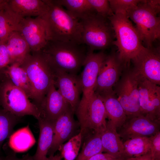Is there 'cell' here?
Wrapping results in <instances>:
<instances>
[{
  "label": "cell",
  "instance_id": "6da1fadb",
  "mask_svg": "<svg viewBox=\"0 0 160 160\" xmlns=\"http://www.w3.org/2000/svg\"><path fill=\"white\" fill-rule=\"evenodd\" d=\"M44 1L48 8L41 17L44 23L47 40L83 44L80 21L56 0Z\"/></svg>",
  "mask_w": 160,
  "mask_h": 160
},
{
  "label": "cell",
  "instance_id": "7a4b0ae2",
  "mask_svg": "<svg viewBox=\"0 0 160 160\" xmlns=\"http://www.w3.org/2000/svg\"><path fill=\"white\" fill-rule=\"evenodd\" d=\"M83 44L48 40L41 50L54 72L77 74L88 51Z\"/></svg>",
  "mask_w": 160,
  "mask_h": 160
},
{
  "label": "cell",
  "instance_id": "3957f363",
  "mask_svg": "<svg viewBox=\"0 0 160 160\" xmlns=\"http://www.w3.org/2000/svg\"><path fill=\"white\" fill-rule=\"evenodd\" d=\"M113 26L116 39L113 45L116 47L118 57L125 68L144 47L140 36L126 13L114 14L108 17Z\"/></svg>",
  "mask_w": 160,
  "mask_h": 160
},
{
  "label": "cell",
  "instance_id": "277c9868",
  "mask_svg": "<svg viewBox=\"0 0 160 160\" xmlns=\"http://www.w3.org/2000/svg\"><path fill=\"white\" fill-rule=\"evenodd\" d=\"M20 66L31 84L32 103L40 110L47 90L54 81L55 72L41 50L31 52Z\"/></svg>",
  "mask_w": 160,
  "mask_h": 160
},
{
  "label": "cell",
  "instance_id": "5b68a950",
  "mask_svg": "<svg viewBox=\"0 0 160 160\" xmlns=\"http://www.w3.org/2000/svg\"><path fill=\"white\" fill-rule=\"evenodd\" d=\"M159 0H141L126 14L136 24V28L145 47L153 46V43L160 37Z\"/></svg>",
  "mask_w": 160,
  "mask_h": 160
},
{
  "label": "cell",
  "instance_id": "8992f818",
  "mask_svg": "<svg viewBox=\"0 0 160 160\" xmlns=\"http://www.w3.org/2000/svg\"><path fill=\"white\" fill-rule=\"evenodd\" d=\"M80 21L82 28V42L89 51H103L113 45L115 33L108 17L95 12Z\"/></svg>",
  "mask_w": 160,
  "mask_h": 160
},
{
  "label": "cell",
  "instance_id": "52a82bcc",
  "mask_svg": "<svg viewBox=\"0 0 160 160\" xmlns=\"http://www.w3.org/2000/svg\"><path fill=\"white\" fill-rule=\"evenodd\" d=\"M29 99L3 73L0 81V105L3 108L19 117L29 115L38 119L41 117L40 111Z\"/></svg>",
  "mask_w": 160,
  "mask_h": 160
},
{
  "label": "cell",
  "instance_id": "ba28073f",
  "mask_svg": "<svg viewBox=\"0 0 160 160\" xmlns=\"http://www.w3.org/2000/svg\"><path fill=\"white\" fill-rule=\"evenodd\" d=\"M75 113L83 137L94 133L100 135L106 129L107 116L103 100L98 94L94 92L87 102L79 103Z\"/></svg>",
  "mask_w": 160,
  "mask_h": 160
},
{
  "label": "cell",
  "instance_id": "9c48e42d",
  "mask_svg": "<svg viewBox=\"0 0 160 160\" xmlns=\"http://www.w3.org/2000/svg\"><path fill=\"white\" fill-rule=\"evenodd\" d=\"M138 79L129 68H125L114 87V93L127 117L142 115L139 100Z\"/></svg>",
  "mask_w": 160,
  "mask_h": 160
},
{
  "label": "cell",
  "instance_id": "30bf717a",
  "mask_svg": "<svg viewBox=\"0 0 160 160\" xmlns=\"http://www.w3.org/2000/svg\"><path fill=\"white\" fill-rule=\"evenodd\" d=\"M159 47H144L131 60L132 69L139 79L160 84Z\"/></svg>",
  "mask_w": 160,
  "mask_h": 160
},
{
  "label": "cell",
  "instance_id": "8fae6325",
  "mask_svg": "<svg viewBox=\"0 0 160 160\" xmlns=\"http://www.w3.org/2000/svg\"><path fill=\"white\" fill-rule=\"evenodd\" d=\"M125 69L113 49L106 58L99 72L94 92L99 95L114 93L113 88Z\"/></svg>",
  "mask_w": 160,
  "mask_h": 160
},
{
  "label": "cell",
  "instance_id": "7c38bea8",
  "mask_svg": "<svg viewBox=\"0 0 160 160\" xmlns=\"http://www.w3.org/2000/svg\"><path fill=\"white\" fill-rule=\"evenodd\" d=\"M107 55L103 51L95 53L88 50L80 76L82 96L79 103L87 102L94 93L97 76Z\"/></svg>",
  "mask_w": 160,
  "mask_h": 160
},
{
  "label": "cell",
  "instance_id": "4fadbf2b",
  "mask_svg": "<svg viewBox=\"0 0 160 160\" xmlns=\"http://www.w3.org/2000/svg\"><path fill=\"white\" fill-rule=\"evenodd\" d=\"M138 79L142 115L152 120L160 121V86L146 80Z\"/></svg>",
  "mask_w": 160,
  "mask_h": 160
},
{
  "label": "cell",
  "instance_id": "5bb4252c",
  "mask_svg": "<svg viewBox=\"0 0 160 160\" xmlns=\"http://www.w3.org/2000/svg\"><path fill=\"white\" fill-rule=\"evenodd\" d=\"M160 121L152 120L143 115L127 117L116 130L123 142L139 137H150L160 131Z\"/></svg>",
  "mask_w": 160,
  "mask_h": 160
},
{
  "label": "cell",
  "instance_id": "9a60e30c",
  "mask_svg": "<svg viewBox=\"0 0 160 160\" xmlns=\"http://www.w3.org/2000/svg\"><path fill=\"white\" fill-rule=\"evenodd\" d=\"M16 31L19 32L28 44L31 52L41 50L48 41L41 16L27 17L20 21Z\"/></svg>",
  "mask_w": 160,
  "mask_h": 160
},
{
  "label": "cell",
  "instance_id": "2e32d148",
  "mask_svg": "<svg viewBox=\"0 0 160 160\" xmlns=\"http://www.w3.org/2000/svg\"><path fill=\"white\" fill-rule=\"evenodd\" d=\"M55 74L56 87L75 113L82 93L80 76L60 72Z\"/></svg>",
  "mask_w": 160,
  "mask_h": 160
},
{
  "label": "cell",
  "instance_id": "e0dca14e",
  "mask_svg": "<svg viewBox=\"0 0 160 160\" xmlns=\"http://www.w3.org/2000/svg\"><path fill=\"white\" fill-rule=\"evenodd\" d=\"M74 113L70 107L55 121L53 140L47 154L49 156L54 155L60 145L74 135L77 126Z\"/></svg>",
  "mask_w": 160,
  "mask_h": 160
},
{
  "label": "cell",
  "instance_id": "ac0fdd59",
  "mask_svg": "<svg viewBox=\"0 0 160 160\" xmlns=\"http://www.w3.org/2000/svg\"><path fill=\"white\" fill-rule=\"evenodd\" d=\"M70 107L56 87L54 81L49 87L40 108L41 117L55 122Z\"/></svg>",
  "mask_w": 160,
  "mask_h": 160
},
{
  "label": "cell",
  "instance_id": "d6986e66",
  "mask_svg": "<svg viewBox=\"0 0 160 160\" xmlns=\"http://www.w3.org/2000/svg\"><path fill=\"white\" fill-rule=\"evenodd\" d=\"M9 8L22 18L42 16L48 6L44 0H7Z\"/></svg>",
  "mask_w": 160,
  "mask_h": 160
},
{
  "label": "cell",
  "instance_id": "ffe728a7",
  "mask_svg": "<svg viewBox=\"0 0 160 160\" xmlns=\"http://www.w3.org/2000/svg\"><path fill=\"white\" fill-rule=\"evenodd\" d=\"M38 120L39 135L36 151L33 157L34 160H46L53 140L55 122L41 117Z\"/></svg>",
  "mask_w": 160,
  "mask_h": 160
},
{
  "label": "cell",
  "instance_id": "44dd1931",
  "mask_svg": "<svg viewBox=\"0 0 160 160\" xmlns=\"http://www.w3.org/2000/svg\"><path fill=\"white\" fill-rule=\"evenodd\" d=\"M6 47L9 57L10 65L17 64L20 65L31 53L28 44L21 34L17 31L12 32L9 36Z\"/></svg>",
  "mask_w": 160,
  "mask_h": 160
},
{
  "label": "cell",
  "instance_id": "7402d4cb",
  "mask_svg": "<svg viewBox=\"0 0 160 160\" xmlns=\"http://www.w3.org/2000/svg\"><path fill=\"white\" fill-rule=\"evenodd\" d=\"M99 95L103 100L108 119L107 123L117 130L126 119L125 111L114 93Z\"/></svg>",
  "mask_w": 160,
  "mask_h": 160
},
{
  "label": "cell",
  "instance_id": "603a6c76",
  "mask_svg": "<svg viewBox=\"0 0 160 160\" xmlns=\"http://www.w3.org/2000/svg\"><path fill=\"white\" fill-rule=\"evenodd\" d=\"M100 135L103 152L125 160L123 143L116 128L107 123L106 129Z\"/></svg>",
  "mask_w": 160,
  "mask_h": 160
},
{
  "label": "cell",
  "instance_id": "cb8c5ba5",
  "mask_svg": "<svg viewBox=\"0 0 160 160\" xmlns=\"http://www.w3.org/2000/svg\"><path fill=\"white\" fill-rule=\"evenodd\" d=\"M4 74L15 86L23 91L31 99L32 91L27 75L20 65L17 64L9 65L3 71Z\"/></svg>",
  "mask_w": 160,
  "mask_h": 160
},
{
  "label": "cell",
  "instance_id": "d4e9b609",
  "mask_svg": "<svg viewBox=\"0 0 160 160\" xmlns=\"http://www.w3.org/2000/svg\"><path fill=\"white\" fill-rule=\"evenodd\" d=\"M7 2L0 10V41L7 39L12 32L16 31L22 19L9 8Z\"/></svg>",
  "mask_w": 160,
  "mask_h": 160
},
{
  "label": "cell",
  "instance_id": "484cf974",
  "mask_svg": "<svg viewBox=\"0 0 160 160\" xmlns=\"http://www.w3.org/2000/svg\"><path fill=\"white\" fill-rule=\"evenodd\" d=\"M123 143L125 159L142 156L151 151V142L149 137H135Z\"/></svg>",
  "mask_w": 160,
  "mask_h": 160
},
{
  "label": "cell",
  "instance_id": "4316f807",
  "mask_svg": "<svg viewBox=\"0 0 160 160\" xmlns=\"http://www.w3.org/2000/svg\"><path fill=\"white\" fill-rule=\"evenodd\" d=\"M72 15L79 20L96 12L88 0H56Z\"/></svg>",
  "mask_w": 160,
  "mask_h": 160
},
{
  "label": "cell",
  "instance_id": "83f0119b",
  "mask_svg": "<svg viewBox=\"0 0 160 160\" xmlns=\"http://www.w3.org/2000/svg\"><path fill=\"white\" fill-rule=\"evenodd\" d=\"M35 142V139L28 126L19 130L11 135L9 145L14 151L20 152L28 149Z\"/></svg>",
  "mask_w": 160,
  "mask_h": 160
},
{
  "label": "cell",
  "instance_id": "f1b7e54d",
  "mask_svg": "<svg viewBox=\"0 0 160 160\" xmlns=\"http://www.w3.org/2000/svg\"><path fill=\"white\" fill-rule=\"evenodd\" d=\"M85 137L81 150L76 160H87L94 155L103 152L99 134L94 133Z\"/></svg>",
  "mask_w": 160,
  "mask_h": 160
},
{
  "label": "cell",
  "instance_id": "f546056e",
  "mask_svg": "<svg viewBox=\"0 0 160 160\" xmlns=\"http://www.w3.org/2000/svg\"><path fill=\"white\" fill-rule=\"evenodd\" d=\"M19 118L6 111L0 105V152L4 141L12 134Z\"/></svg>",
  "mask_w": 160,
  "mask_h": 160
},
{
  "label": "cell",
  "instance_id": "4dcf8cb0",
  "mask_svg": "<svg viewBox=\"0 0 160 160\" xmlns=\"http://www.w3.org/2000/svg\"><path fill=\"white\" fill-rule=\"evenodd\" d=\"M83 136L79 132L68 141L60 145L58 148L61 158L65 160H74L78 155L81 146Z\"/></svg>",
  "mask_w": 160,
  "mask_h": 160
},
{
  "label": "cell",
  "instance_id": "1f68e13d",
  "mask_svg": "<svg viewBox=\"0 0 160 160\" xmlns=\"http://www.w3.org/2000/svg\"><path fill=\"white\" fill-rule=\"evenodd\" d=\"M140 0H109L110 7L114 14L126 13L129 10L136 6Z\"/></svg>",
  "mask_w": 160,
  "mask_h": 160
},
{
  "label": "cell",
  "instance_id": "d6a6232c",
  "mask_svg": "<svg viewBox=\"0 0 160 160\" xmlns=\"http://www.w3.org/2000/svg\"><path fill=\"white\" fill-rule=\"evenodd\" d=\"M88 0L97 14L107 17L111 16L114 14L111 9L109 0Z\"/></svg>",
  "mask_w": 160,
  "mask_h": 160
},
{
  "label": "cell",
  "instance_id": "836d02e7",
  "mask_svg": "<svg viewBox=\"0 0 160 160\" xmlns=\"http://www.w3.org/2000/svg\"><path fill=\"white\" fill-rule=\"evenodd\" d=\"M7 39L0 41V71H3L10 64L9 57L6 47Z\"/></svg>",
  "mask_w": 160,
  "mask_h": 160
},
{
  "label": "cell",
  "instance_id": "e575fe53",
  "mask_svg": "<svg viewBox=\"0 0 160 160\" xmlns=\"http://www.w3.org/2000/svg\"><path fill=\"white\" fill-rule=\"evenodd\" d=\"M151 142V152L154 160H160V131L149 137Z\"/></svg>",
  "mask_w": 160,
  "mask_h": 160
},
{
  "label": "cell",
  "instance_id": "d590c367",
  "mask_svg": "<svg viewBox=\"0 0 160 160\" xmlns=\"http://www.w3.org/2000/svg\"><path fill=\"white\" fill-rule=\"evenodd\" d=\"M87 160H124L116 158L107 153H101L94 155Z\"/></svg>",
  "mask_w": 160,
  "mask_h": 160
},
{
  "label": "cell",
  "instance_id": "8d00e7d4",
  "mask_svg": "<svg viewBox=\"0 0 160 160\" xmlns=\"http://www.w3.org/2000/svg\"><path fill=\"white\" fill-rule=\"evenodd\" d=\"M125 160H154L151 151L142 156L134 158L127 159Z\"/></svg>",
  "mask_w": 160,
  "mask_h": 160
},
{
  "label": "cell",
  "instance_id": "74e56055",
  "mask_svg": "<svg viewBox=\"0 0 160 160\" xmlns=\"http://www.w3.org/2000/svg\"><path fill=\"white\" fill-rule=\"evenodd\" d=\"M61 158L60 154H57L49 156L47 157L46 160H61Z\"/></svg>",
  "mask_w": 160,
  "mask_h": 160
},
{
  "label": "cell",
  "instance_id": "f35d334b",
  "mask_svg": "<svg viewBox=\"0 0 160 160\" xmlns=\"http://www.w3.org/2000/svg\"><path fill=\"white\" fill-rule=\"evenodd\" d=\"M7 0H0V10L6 5Z\"/></svg>",
  "mask_w": 160,
  "mask_h": 160
},
{
  "label": "cell",
  "instance_id": "ab89813d",
  "mask_svg": "<svg viewBox=\"0 0 160 160\" xmlns=\"http://www.w3.org/2000/svg\"><path fill=\"white\" fill-rule=\"evenodd\" d=\"M5 160H24V158L23 159H20L13 156H8L5 159Z\"/></svg>",
  "mask_w": 160,
  "mask_h": 160
},
{
  "label": "cell",
  "instance_id": "60d3db41",
  "mask_svg": "<svg viewBox=\"0 0 160 160\" xmlns=\"http://www.w3.org/2000/svg\"><path fill=\"white\" fill-rule=\"evenodd\" d=\"M24 160H34L33 157L27 156L24 157Z\"/></svg>",
  "mask_w": 160,
  "mask_h": 160
},
{
  "label": "cell",
  "instance_id": "b9f144b4",
  "mask_svg": "<svg viewBox=\"0 0 160 160\" xmlns=\"http://www.w3.org/2000/svg\"><path fill=\"white\" fill-rule=\"evenodd\" d=\"M3 71H0V81L1 80V79L2 78L3 75Z\"/></svg>",
  "mask_w": 160,
  "mask_h": 160
},
{
  "label": "cell",
  "instance_id": "7bdbcfd3",
  "mask_svg": "<svg viewBox=\"0 0 160 160\" xmlns=\"http://www.w3.org/2000/svg\"><path fill=\"white\" fill-rule=\"evenodd\" d=\"M0 160H5V159H4L2 158L0 156Z\"/></svg>",
  "mask_w": 160,
  "mask_h": 160
}]
</instances>
